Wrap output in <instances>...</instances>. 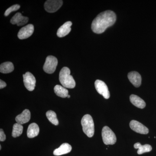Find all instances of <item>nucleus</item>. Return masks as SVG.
<instances>
[{"mask_svg": "<svg viewBox=\"0 0 156 156\" xmlns=\"http://www.w3.org/2000/svg\"><path fill=\"white\" fill-rule=\"evenodd\" d=\"M116 20V16L113 11H106L101 12L92 21V30L95 33H103L108 27L114 24Z\"/></svg>", "mask_w": 156, "mask_h": 156, "instance_id": "f257e3e1", "label": "nucleus"}, {"mask_svg": "<svg viewBox=\"0 0 156 156\" xmlns=\"http://www.w3.org/2000/svg\"><path fill=\"white\" fill-rule=\"evenodd\" d=\"M59 80L62 86L66 88L73 89L76 87V82L70 75V70L67 67L62 68L59 74Z\"/></svg>", "mask_w": 156, "mask_h": 156, "instance_id": "f03ea898", "label": "nucleus"}, {"mask_svg": "<svg viewBox=\"0 0 156 156\" xmlns=\"http://www.w3.org/2000/svg\"><path fill=\"white\" fill-rule=\"evenodd\" d=\"M81 125L83 127L84 133L88 137H92L95 132V126L92 116L89 115H86L81 120Z\"/></svg>", "mask_w": 156, "mask_h": 156, "instance_id": "7ed1b4c3", "label": "nucleus"}, {"mask_svg": "<svg viewBox=\"0 0 156 156\" xmlns=\"http://www.w3.org/2000/svg\"><path fill=\"white\" fill-rule=\"evenodd\" d=\"M101 135L104 143L106 145H113L116 142L115 134L108 126L103 127Z\"/></svg>", "mask_w": 156, "mask_h": 156, "instance_id": "20e7f679", "label": "nucleus"}, {"mask_svg": "<svg viewBox=\"0 0 156 156\" xmlns=\"http://www.w3.org/2000/svg\"><path fill=\"white\" fill-rule=\"evenodd\" d=\"M58 65V60L55 56H49L46 58L43 66V69L48 74L53 73L56 70Z\"/></svg>", "mask_w": 156, "mask_h": 156, "instance_id": "39448f33", "label": "nucleus"}, {"mask_svg": "<svg viewBox=\"0 0 156 156\" xmlns=\"http://www.w3.org/2000/svg\"><path fill=\"white\" fill-rule=\"evenodd\" d=\"M63 4L61 0H48L45 2L44 7L49 13H54L60 9Z\"/></svg>", "mask_w": 156, "mask_h": 156, "instance_id": "423d86ee", "label": "nucleus"}, {"mask_svg": "<svg viewBox=\"0 0 156 156\" xmlns=\"http://www.w3.org/2000/svg\"><path fill=\"white\" fill-rule=\"evenodd\" d=\"M95 89L100 95H102L105 99H108L110 96L109 91L106 84L103 81L96 80L95 83Z\"/></svg>", "mask_w": 156, "mask_h": 156, "instance_id": "0eeeda50", "label": "nucleus"}, {"mask_svg": "<svg viewBox=\"0 0 156 156\" xmlns=\"http://www.w3.org/2000/svg\"><path fill=\"white\" fill-rule=\"evenodd\" d=\"M23 83L27 90L30 91H33L36 86L35 78L31 73L27 72L23 75Z\"/></svg>", "mask_w": 156, "mask_h": 156, "instance_id": "6e6552de", "label": "nucleus"}, {"mask_svg": "<svg viewBox=\"0 0 156 156\" xmlns=\"http://www.w3.org/2000/svg\"><path fill=\"white\" fill-rule=\"evenodd\" d=\"M34 31V25L31 24H28L20 29L17 36L20 40L28 38L33 34Z\"/></svg>", "mask_w": 156, "mask_h": 156, "instance_id": "1a4fd4ad", "label": "nucleus"}, {"mask_svg": "<svg viewBox=\"0 0 156 156\" xmlns=\"http://www.w3.org/2000/svg\"><path fill=\"white\" fill-rule=\"evenodd\" d=\"M130 127L132 130L140 134H146L149 133L148 129L146 126L135 120L130 122Z\"/></svg>", "mask_w": 156, "mask_h": 156, "instance_id": "9d476101", "label": "nucleus"}, {"mask_svg": "<svg viewBox=\"0 0 156 156\" xmlns=\"http://www.w3.org/2000/svg\"><path fill=\"white\" fill-rule=\"evenodd\" d=\"M28 20V17H23L21 13L18 12L12 17L10 22L12 24H17V26H21L26 24Z\"/></svg>", "mask_w": 156, "mask_h": 156, "instance_id": "9b49d317", "label": "nucleus"}, {"mask_svg": "<svg viewBox=\"0 0 156 156\" xmlns=\"http://www.w3.org/2000/svg\"><path fill=\"white\" fill-rule=\"evenodd\" d=\"M72 25V23L71 21H67L64 23L57 30V36L58 37H63L68 34L71 30V27Z\"/></svg>", "mask_w": 156, "mask_h": 156, "instance_id": "f8f14e48", "label": "nucleus"}, {"mask_svg": "<svg viewBox=\"0 0 156 156\" xmlns=\"http://www.w3.org/2000/svg\"><path fill=\"white\" fill-rule=\"evenodd\" d=\"M128 78L133 86L139 87L141 84V77L139 73L133 71L128 74Z\"/></svg>", "mask_w": 156, "mask_h": 156, "instance_id": "ddd939ff", "label": "nucleus"}, {"mask_svg": "<svg viewBox=\"0 0 156 156\" xmlns=\"http://www.w3.org/2000/svg\"><path fill=\"white\" fill-rule=\"evenodd\" d=\"M71 146L68 143H63L59 147L57 148L53 151V154L55 156H60L69 153L72 151Z\"/></svg>", "mask_w": 156, "mask_h": 156, "instance_id": "4468645a", "label": "nucleus"}, {"mask_svg": "<svg viewBox=\"0 0 156 156\" xmlns=\"http://www.w3.org/2000/svg\"><path fill=\"white\" fill-rule=\"evenodd\" d=\"M30 119V112L28 109H25L21 114L16 117V122L20 125L28 122Z\"/></svg>", "mask_w": 156, "mask_h": 156, "instance_id": "2eb2a0df", "label": "nucleus"}, {"mask_svg": "<svg viewBox=\"0 0 156 156\" xmlns=\"http://www.w3.org/2000/svg\"><path fill=\"white\" fill-rule=\"evenodd\" d=\"M40 129L36 123H33L28 126L27 131V136L29 138H32L38 135Z\"/></svg>", "mask_w": 156, "mask_h": 156, "instance_id": "dca6fc26", "label": "nucleus"}, {"mask_svg": "<svg viewBox=\"0 0 156 156\" xmlns=\"http://www.w3.org/2000/svg\"><path fill=\"white\" fill-rule=\"evenodd\" d=\"M130 100L133 105L138 108L142 109L145 107V101L137 95H131L130 96Z\"/></svg>", "mask_w": 156, "mask_h": 156, "instance_id": "f3484780", "label": "nucleus"}, {"mask_svg": "<svg viewBox=\"0 0 156 156\" xmlns=\"http://www.w3.org/2000/svg\"><path fill=\"white\" fill-rule=\"evenodd\" d=\"M134 147L135 149H138L137 151V154H141L145 153L150 152L152 150V148L149 144H145L144 145H142L139 142L136 143L134 145Z\"/></svg>", "mask_w": 156, "mask_h": 156, "instance_id": "a211bd4d", "label": "nucleus"}, {"mask_svg": "<svg viewBox=\"0 0 156 156\" xmlns=\"http://www.w3.org/2000/svg\"><path fill=\"white\" fill-rule=\"evenodd\" d=\"M14 70V65L11 62H4L0 65V72L2 73H9Z\"/></svg>", "mask_w": 156, "mask_h": 156, "instance_id": "6ab92c4d", "label": "nucleus"}, {"mask_svg": "<svg viewBox=\"0 0 156 156\" xmlns=\"http://www.w3.org/2000/svg\"><path fill=\"white\" fill-rule=\"evenodd\" d=\"M54 91L55 94L57 96L61 98L67 97L68 95V90L63 87L60 85H56L54 88Z\"/></svg>", "mask_w": 156, "mask_h": 156, "instance_id": "aec40b11", "label": "nucleus"}, {"mask_svg": "<svg viewBox=\"0 0 156 156\" xmlns=\"http://www.w3.org/2000/svg\"><path fill=\"white\" fill-rule=\"evenodd\" d=\"M23 131V127L22 125L17 123L14 124L13 126L12 136L14 137H18L21 135Z\"/></svg>", "mask_w": 156, "mask_h": 156, "instance_id": "412c9836", "label": "nucleus"}, {"mask_svg": "<svg viewBox=\"0 0 156 156\" xmlns=\"http://www.w3.org/2000/svg\"><path fill=\"white\" fill-rule=\"evenodd\" d=\"M46 116L50 122L52 123L53 125L55 126H58V121L57 119V116L56 113L53 111H48L46 113Z\"/></svg>", "mask_w": 156, "mask_h": 156, "instance_id": "4be33fe9", "label": "nucleus"}, {"mask_svg": "<svg viewBox=\"0 0 156 156\" xmlns=\"http://www.w3.org/2000/svg\"><path fill=\"white\" fill-rule=\"evenodd\" d=\"M20 8V5H15L11 6V7H10V8H9V9H7L5 11V16H9V14H11V12L19 10Z\"/></svg>", "mask_w": 156, "mask_h": 156, "instance_id": "5701e85b", "label": "nucleus"}, {"mask_svg": "<svg viewBox=\"0 0 156 156\" xmlns=\"http://www.w3.org/2000/svg\"><path fill=\"white\" fill-rule=\"evenodd\" d=\"M6 135L4 133L3 129H1L0 130V141H4L5 140Z\"/></svg>", "mask_w": 156, "mask_h": 156, "instance_id": "b1692460", "label": "nucleus"}, {"mask_svg": "<svg viewBox=\"0 0 156 156\" xmlns=\"http://www.w3.org/2000/svg\"><path fill=\"white\" fill-rule=\"evenodd\" d=\"M7 86V84L4 81L2 80H0V89H2L5 88Z\"/></svg>", "mask_w": 156, "mask_h": 156, "instance_id": "393cba45", "label": "nucleus"}, {"mask_svg": "<svg viewBox=\"0 0 156 156\" xmlns=\"http://www.w3.org/2000/svg\"><path fill=\"white\" fill-rule=\"evenodd\" d=\"M68 98H69L70 97V95H68L67 96Z\"/></svg>", "mask_w": 156, "mask_h": 156, "instance_id": "a878e982", "label": "nucleus"}, {"mask_svg": "<svg viewBox=\"0 0 156 156\" xmlns=\"http://www.w3.org/2000/svg\"><path fill=\"white\" fill-rule=\"evenodd\" d=\"M1 149H2V146H1V145L0 146V150H1Z\"/></svg>", "mask_w": 156, "mask_h": 156, "instance_id": "bb28decb", "label": "nucleus"}]
</instances>
